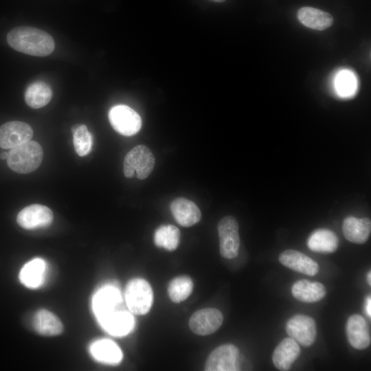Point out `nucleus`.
<instances>
[{"label": "nucleus", "instance_id": "obj_1", "mask_svg": "<svg viewBox=\"0 0 371 371\" xmlns=\"http://www.w3.org/2000/svg\"><path fill=\"white\" fill-rule=\"evenodd\" d=\"M7 41L15 50L34 56H46L53 52L55 43L47 32L29 26L16 27L7 35Z\"/></svg>", "mask_w": 371, "mask_h": 371}, {"label": "nucleus", "instance_id": "obj_2", "mask_svg": "<svg viewBox=\"0 0 371 371\" xmlns=\"http://www.w3.org/2000/svg\"><path fill=\"white\" fill-rule=\"evenodd\" d=\"M43 153L41 145L29 140L12 148L8 153L7 163L10 168L20 174L34 171L41 165Z\"/></svg>", "mask_w": 371, "mask_h": 371}, {"label": "nucleus", "instance_id": "obj_3", "mask_svg": "<svg viewBox=\"0 0 371 371\" xmlns=\"http://www.w3.org/2000/svg\"><path fill=\"white\" fill-rule=\"evenodd\" d=\"M155 163V157L146 146H136L124 157V175L127 178L136 177L139 179H144L153 171Z\"/></svg>", "mask_w": 371, "mask_h": 371}, {"label": "nucleus", "instance_id": "obj_4", "mask_svg": "<svg viewBox=\"0 0 371 371\" xmlns=\"http://www.w3.org/2000/svg\"><path fill=\"white\" fill-rule=\"evenodd\" d=\"M124 296L128 308L135 315H145L152 306L153 290L144 279L131 280L126 286Z\"/></svg>", "mask_w": 371, "mask_h": 371}, {"label": "nucleus", "instance_id": "obj_5", "mask_svg": "<svg viewBox=\"0 0 371 371\" xmlns=\"http://www.w3.org/2000/svg\"><path fill=\"white\" fill-rule=\"evenodd\" d=\"M92 307L100 325L124 310L120 292L112 285H106L95 293L92 300Z\"/></svg>", "mask_w": 371, "mask_h": 371}, {"label": "nucleus", "instance_id": "obj_6", "mask_svg": "<svg viewBox=\"0 0 371 371\" xmlns=\"http://www.w3.org/2000/svg\"><path fill=\"white\" fill-rule=\"evenodd\" d=\"M108 117L113 129L124 136L135 135L142 127V122L139 115L124 104L113 106L109 111Z\"/></svg>", "mask_w": 371, "mask_h": 371}, {"label": "nucleus", "instance_id": "obj_7", "mask_svg": "<svg viewBox=\"0 0 371 371\" xmlns=\"http://www.w3.org/2000/svg\"><path fill=\"white\" fill-rule=\"evenodd\" d=\"M219 250L221 255L227 259L236 258L240 247L238 223L232 216H227L218 223Z\"/></svg>", "mask_w": 371, "mask_h": 371}, {"label": "nucleus", "instance_id": "obj_8", "mask_svg": "<svg viewBox=\"0 0 371 371\" xmlns=\"http://www.w3.org/2000/svg\"><path fill=\"white\" fill-rule=\"evenodd\" d=\"M239 351L232 344H224L216 348L209 355L205 365L206 371L239 370Z\"/></svg>", "mask_w": 371, "mask_h": 371}, {"label": "nucleus", "instance_id": "obj_9", "mask_svg": "<svg viewBox=\"0 0 371 371\" xmlns=\"http://www.w3.org/2000/svg\"><path fill=\"white\" fill-rule=\"evenodd\" d=\"M286 331L291 338L304 347L311 346L317 336L314 319L302 314L295 315L289 319L286 324Z\"/></svg>", "mask_w": 371, "mask_h": 371}, {"label": "nucleus", "instance_id": "obj_10", "mask_svg": "<svg viewBox=\"0 0 371 371\" xmlns=\"http://www.w3.org/2000/svg\"><path fill=\"white\" fill-rule=\"evenodd\" d=\"M223 316L214 308H205L196 311L190 318L191 330L199 335H208L216 332L221 326Z\"/></svg>", "mask_w": 371, "mask_h": 371}, {"label": "nucleus", "instance_id": "obj_11", "mask_svg": "<svg viewBox=\"0 0 371 371\" xmlns=\"http://www.w3.org/2000/svg\"><path fill=\"white\" fill-rule=\"evenodd\" d=\"M52 221V210L40 204H33L24 207L16 217L19 225L26 229L45 227L51 225Z\"/></svg>", "mask_w": 371, "mask_h": 371}, {"label": "nucleus", "instance_id": "obj_12", "mask_svg": "<svg viewBox=\"0 0 371 371\" xmlns=\"http://www.w3.org/2000/svg\"><path fill=\"white\" fill-rule=\"evenodd\" d=\"M33 130L30 125L20 121H11L0 126V147L11 149L31 139Z\"/></svg>", "mask_w": 371, "mask_h": 371}, {"label": "nucleus", "instance_id": "obj_13", "mask_svg": "<svg viewBox=\"0 0 371 371\" xmlns=\"http://www.w3.org/2000/svg\"><path fill=\"white\" fill-rule=\"evenodd\" d=\"M346 333L350 344L355 349L363 350L370 344V333L365 319L360 315L349 317Z\"/></svg>", "mask_w": 371, "mask_h": 371}, {"label": "nucleus", "instance_id": "obj_14", "mask_svg": "<svg viewBox=\"0 0 371 371\" xmlns=\"http://www.w3.org/2000/svg\"><path fill=\"white\" fill-rule=\"evenodd\" d=\"M279 261L286 267L307 276H315L319 271L318 264L306 255L293 249L282 251Z\"/></svg>", "mask_w": 371, "mask_h": 371}, {"label": "nucleus", "instance_id": "obj_15", "mask_svg": "<svg viewBox=\"0 0 371 371\" xmlns=\"http://www.w3.org/2000/svg\"><path fill=\"white\" fill-rule=\"evenodd\" d=\"M170 210L175 221L183 227L192 226L201 218L198 206L193 201L185 198L173 200L170 204Z\"/></svg>", "mask_w": 371, "mask_h": 371}, {"label": "nucleus", "instance_id": "obj_16", "mask_svg": "<svg viewBox=\"0 0 371 371\" xmlns=\"http://www.w3.org/2000/svg\"><path fill=\"white\" fill-rule=\"evenodd\" d=\"M300 354L297 343L291 337L284 339L276 348L272 355L274 366L280 370H289Z\"/></svg>", "mask_w": 371, "mask_h": 371}, {"label": "nucleus", "instance_id": "obj_17", "mask_svg": "<svg viewBox=\"0 0 371 371\" xmlns=\"http://www.w3.org/2000/svg\"><path fill=\"white\" fill-rule=\"evenodd\" d=\"M342 231L348 240L354 243L363 244L367 241L370 234V219L358 218L349 216L344 220Z\"/></svg>", "mask_w": 371, "mask_h": 371}, {"label": "nucleus", "instance_id": "obj_18", "mask_svg": "<svg viewBox=\"0 0 371 371\" xmlns=\"http://www.w3.org/2000/svg\"><path fill=\"white\" fill-rule=\"evenodd\" d=\"M297 16L304 26L319 31L330 27L333 23V17L330 13L313 7L300 8Z\"/></svg>", "mask_w": 371, "mask_h": 371}, {"label": "nucleus", "instance_id": "obj_19", "mask_svg": "<svg viewBox=\"0 0 371 371\" xmlns=\"http://www.w3.org/2000/svg\"><path fill=\"white\" fill-rule=\"evenodd\" d=\"M339 245V238L331 230L317 229L312 232L307 240V246L313 251L333 253Z\"/></svg>", "mask_w": 371, "mask_h": 371}, {"label": "nucleus", "instance_id": "obj_20", "mask_svg": "<svg viewBox=\"0 0 371 371\" xmlns=\"http://www.w3.org/2000/svg\"><path fill=\"white\" fill-rule=\"evenodd\" d=\"M291 292L297 300L312 303L319 301L325 296L326 289L320 282L300 280L294 283Z\"/></svg>", "mask_w": 371, "mask_h": 371}, {"label": "nucleus", "instance_id": "obj_21", "mask_svg": "<svg viewBox=\"0 0 371 371\" xmlns=\"http://www.w3.org/2000/svg\"><path fill=\"white\" fill-rule=\"evenodd\" d=\"M45 269V262L41 258H34L22 267L19 273V280L28 288H38L43 282Z\"/></svg>", "mask_w": 371, "mask_h": 371}, {"label": "nucleus", "instance_id": "obj_22", "mask_svg": "<svg viewBox=\"0 0 371 371\" xmlns=\"http://www.w3.org/2000/svg\"><path fill=\"white\" fill-rule=\"evenodd\" d=\"M33 326L38 333L45 336L58 335L63 330L58 317L45 309H41L36 313L33 318Z\"/></svg>", "mask_w": 371, "mask_h": 371}, {"label": "nucleus", "instance_id": "obj_23", "mask_svg": "<svg viewBox=\"0 0 371 371\" xmlns=\"http://www.w3.org/2000/svg\"><path fill=\"white\" fill-rule=\"evenodd\" d=\"M90 352L96 360L109 364L117 363L122 358L120 348L109 339H100L93 342L90 346Z\"/></svg>", "mask_w": 371, "mask_h": 371}, {"label": "nucleus", "instance_id": "obj_24", "mask_svg": "<svg viewBox=\"0 0 371 371\" xmlns=\"http://www.w3.org/2000/svg\"><path fill=\"white\" fill-rule=\"evenodd\" d=\"M52 97L51 87L42 81L30 84L25 92V100L27 104L33 109H39L45 106L51 100Z\"/></svg>", "mask_w": 371, "mask_h": 371}, {"label": "nucleus", "instance_id": "obj_25", "mask_svg": "<svg viewBox=\"0 0 371 371\" xmlns=\"http://www.w3.org/2000/svg\"><path fill=\"white\" fill-rule=\"evenodd\" d=\"M101 326L113 335L123 336L133 329L134 320L133 316L124 310L109 319Z\"/></svg>", "mask_w": 371, "mask_h": 371}, {"label": "nucleus", "instance_id": "obj_26", "mask_svg": "<svg viewBox=\"0 0 371 371\" xmlns=\"http://www.w3.org/2000/svg\"><path fill=\"white\" fill-rule=\"evenodd\" d=\"M153 239L156 246L174 251L179 244L180 232L172 225H161L155 230Z\"/></svg>", "mask_w": 371, "mask_h": 371}, {"label": "nucleus", "instance_id": "obj_27", "mask_svg": "<svg viewBox=\"0 0 371 371\" xmlns=\"http://www.w3.org/2000/svg\"><path fill=\"white\" fill-rule=\"evenodd\" d=\"M192 289V279L187 276H181L171 280L168 286V293L173 302L179 303L190 296Z\"/></svg>", "mask_w": 371, "mask_h": 371}, {"label": "nucleus", "instance_id": "obj_28", "mask_svg": "<svg viewBox=\"0 0 371 371\" xmlns=\"http://www.w3.org/2000/svg\"><path fill=\"white\" fill-rule=\"evenodd\" d=\"M73 142L76 153L80 157L88 155L91 150L92 135L85 124H75L71 128Z\"/></svg>", "mask_w": 371, "mask_h": 371}, {"label": "nucleus", "instance_id": "obj_29", "mask_svg": "<svg viewBox=\"0 0 371 371\" xmlns=\"http://www.w3.org/2000/svg\"><path fill=\"white\" fill-rule=\"evenodd\" d=\"M335 87L341 96H349L356 88V81L352 74L348 71L340 72L335 80Z\"/></svg>", "mask_w": 371, "mask_h": 371}, {"label": "nucleus", "instance_id": "obj_30", "mask_svg": "<svg viewBox=\"0 0 371 371\" xmlns=\"http://www.w3.org/2000/svg\"><path fill=\"white\" fill-rule=\"evenodd\" d=\"M365 311L369 317H371V297L370 295L368 296L365 303Z\"/></svg>", "mask_w": 371, "mask_h": 371}, {"label": "nucleus", "instance_id": "obj_31", "mask_svg": "<svg viewBox=\"0 0 371 371\" xmlns=\"http://www.w3.org/2000/svg\"><path fill=\"white\" fill-rule=\"evenodd\" d=\"M8 157V153L6 152H2L0 153V159H6Z\"/></svg>", "mask_w": 371, "mask_h": 371}, {"label": "nucleus", "instance_id": "obj_32", "mask_svg": "<svg viewBox=\"0 0 371 371\" xmlns=\"http://www.w3.org/2000/svg\"><path fill=\"white\" fill-rule=\"evenodd\" d=\"M367 280H368V283L369 284V285H371V273H370V271L368 273Z\"/></svg>", "mask_w": 371, "mask_h": 371}, {"label": "nucleus", "instance_id": "obj_33", "mask_svg": "<svg viewBox=\"0 0 371 371\" xmlns=\"http://www.w3.org/2000/svg\"><path fill=\"white\" fill-rule=\"evenodd\" d=\"M210 1L215 3H222V2H224L225 0H210Z\"/></svg>", "mask_w": 371, "mask_h": 371}]
</instances>
